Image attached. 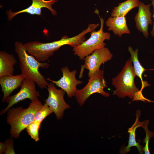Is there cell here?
Returning <instances> with one entry per match:
<instances>
[{
	"label": "cell",
	"mask_w": 154,
	"mask_h": 154,
	"mask_svg": "<svg viewBox=\"0 0 154 154\" xmlns=\"http://www.w3.org/2000/svg\"><path fill=\"white\" fill-rule=\"evenodd\" d=\"M97 28L96 24H90L86 29L71 37L64 35L60 39L51 42L45 43L37 41H31L24 45L28 53L38 61L44 62L62 46L67 45L73 48L80 44L86 40V34L95 31Z\"/></svg>",
	"instance_id": "cell-1"
},
{
	"label": "cell",
	"mask_w": 154,
	"mask_h": 154,
	"mask_svg": "<svg viewBox=\"0 0 154 154\" xmlns=\"http://www.w3.org/2000/svg\"><path fill=\"white\" fill-rule=\"evenodd\" d=\"M131 58L126 62L120 73L112 79V84L116 88L112 94L120 98L128 97L133 101L140 100L150 102L143 95L142 91L137 88L134 79L136 75L132 64Z\"/></svg>",
	"instance_id": "cell-2"
},
{
	"label": "cell",
	"mask_w": 154,
	"mask_h": 154,
	"mask_svg": "<svg viewBox=\"0 0 154 154\" xmlns=\"http://www.w3.org/2000/svg\"><path fill=\"white\" fill-rule=\"evenodd\" d=\"M14 45L21 74L25 79L34 82L40 89L46 88L49 83L40 72L39 68H47L49 66V64L40 62L34 56L29 54L22 42L16 41Z\"/></svg>",
	"instance_id": "cell-3"
},
{
	"label": "cell",
	"mask_w": 154,
	"mask_h": 154,
	"mask_svg": "<svg viewBox=\"0 0 154 154\" xmlns=\"http://www.w3.org/2000/svg\"><path fill=\"white\" fill-rule=\"evenodd\" d=\"M43 105L38 100L31 101L26 109L22 107L12 108L8 110L7 122L11 127V137L18 138L21 132L35 119L37 111Z\"/></svg>",
	"instance_id": "cell-4"
},
{
	"label": "cell",
	"mask_w": 154,
	"mask_h": 154,
	"mask_svg": "<svg viewBox=\"0 0 154 154\" xmlns=\"http://www.w3.org/2000/svg\"><path fill=\"white\" fill-rule=\"evenodd\" d=\"M95 12L100 18V26L97 31H94L90 33V36L80 44L73 48L72 51L74 55L77 56L81 60H84L86 56L91 54L95 50L105 47L106 44L105 40L110 39L111 35L108 32L103 31L104 20L99 15L98 11L96 9Z\"/></svg>",
	"instance_id": "cell-5"
},
{
	"label": "cell",
	"mask_w": 154,
	"mask_h": 154,
	"mask_svg": "<svg viewBox=\"0 0 154 154\" xmlns=\"http://www.w3.org/2000/svg\"><path fill=\"white\" fill-rule=\"evenodd\" d=\"M104 76V71L100 69L89 78L88 83L83 88L77 89L75 96L80 106H82L94 94L98 93L106 97L110 96V94L104 90L107 87V84Z\"/></svg>",
	"instance_id": "cell-6"
},
{
	"label": "cell",
	"mask_w": 154,
	"mask_h": 154,
	"mask_svg": "<svg viewBox=\"0 0 154 154\" xmlns=\"http://www.w3.org/2000/svg\"><path fill=\"white\" fill-rule=\"evenodd\" d=\"M46 88L48 95L45 103L52 109L57 119H61L63 116L64 111L70 107L64 99L66 92L61 88L57 89L55 84L52 82L49 83Z\"/></svg>",
	"instance_id": "cell-7"
},
{
	"label": "cell",
	"mask_w": 154,
	"mask_h": 154,
	"mask_svg": "<svg viewBox=\"0 0 154 154\" xmlns=\"http://www.w3.org/2000/svg\"><path fill=\"white\" fill-rule=\"evenodd\" d=\"M35 84L33 81L25 79L19 91L6 99L5 102L8 103V105L1 112L0 114H5L13 105L26 99H29L31 101L38 100L40 94L36 90Z\"/></svg>",
	"instance_id": "cell-8"
},
{
	"label": "cell",
	"mask_w": 154,
	"mask_h": 154,
	"mask_svg": "<svg viewBox=\"0 0 154 154\" xmlns=\"http://www.w3.org/2000/svg\"><path fill=\"white\" fill-rule=\"evenodd\" d=\"M112 57V54L107 48L96 50L84 58V64L81 66L80 72L84 68L88 70L90 78L100 69L102 64L110 60Z\"/></svg>",
	"instance_id": "cell-9"
},
{
	"label": "cell",
	"mask_w": 154,
	"mask_h": 154,
	"mask_svg": "<svg viewBox=\"0 0 154 154\" xmlns=\"http://www.w3.org/2000/svg\"><path fill=\"white\" fill-rule=\"evenodd\" d=\"M61 71L62 76L58 80H54L49 78L46 79V80L53 82L62 89L66 93L68 97L71 98L75 96L77 90V86L82 84L83 81L76 79V75L77 72L75 70L70 71L68 67L66 66L62 67Z\"/></svg>",
	"instance_id": "cell-10"
},
{
	"label": "cell",
	"mask_w": 154,
	"mask_h": 154,
	"mask_svg": "<svg viewBox=\"0 0 154 154\" xmlns=\"http://www.w3.org/2000/svg\"><path fill=\"white\" fill-rule=\"evenodd\" d=\"M151 5V4L145 5L143 3L140 2L138 7V11L134 17L137 29L142 33L146 38L149 35V25L153 24L151 19L152 13L150 8Z\"/></svg>",
	"instance_id": "cell-11"
},
{
	"label": "cell",
	"mask_w": 154,
	"mask_h": 154,
	"mask_svg": "<svg viewBox=\"0 0 154 154\" xmlns=\"http://www.w3.org/2000/svg\"><path fill=\"white\" fill-rule=\"evenodd\" d=\"M58 0H32V4L26 9L16 12H13L11 9L6 12L8 20L11 21L16 15L20 13H27L32 15H41V9L46 8L49 9L52 15L57 14L56 11L53 9L52 5L57 2Z\"/></svg>",
	"instance_id": "cell-12"
},
{
	"label": "cell",
	"mask_w": 154,
	"mask_h": 154,
	"mask_svg": "<svg viewBox=\"0 0 154 154\" xmlns=\"http://www.w3.org/2000/svg\"><path fill=\"white\" fill-rule=\"evenodd\" d=\"M24 77L21 74L14 75L5 76L0 77V85L3 93L2 102H5L6 99L10 96L15 90L21 86Z\"/></svg>",
	"instance_id": "cell-13"
},
{
	"label": "cell",
	"mask_w": 154,
	"mask_h": 154,
	"mask_svg": "<svg viewBox=\"0 0 154 154\" xmlns=\"http://www.w3.org/2000/svg\"><path fill=\"white\" fill-rule=\"evenodd\" d=\"M136 119L134 123L131 127L128 129V132L129 133V139L127 145L124 147L120 151L121 153L126 154L130 151V148L133 146L136 147L138 149L139 153L143 154V147L139 143H137L135 139V131L139 127H142L144 121L140 122L139 118L141 115V111L139 110L136 111Z\"/></svg>",
	"instance_id": "cell-14"
},
{
	"label": "cell",
	"mask_w": 154,
	"mask_h": 154,
	"mask_svg": "<svg viewBox=\"0 0 154 154\" xmlns=\"http://www.w3.org/2000/svg\"><path fill=\"white\" fill-rule=\"evenodd\" d=\"M106 25L108 27V31H112L115 35H117L120 37L123 34L130 33L125 17H111L106 21Z\"/></svg>",
	"instance_id": "cell-15"
},
{
	"label": "cell",
	"mask_w": 154,
	"mask_h": 154,
	"mask_svg": "<svg viewBox=\"0 0 154 154\" xmlns=\"http://www.w3.org/2000/svg\"><path fill=\"white\" fill-rule=\"evenodd\" d=\"M17 62L14 56L5 51H0V77L13 75Z\"/></svg>",
	"instance_id": "cell-16"
},
{
	"label": "cell",
	"mask_w": 154,
	"mask_h": 154,
	"mask_svg": "<svg viewBox=\"0 0 154 154\" xmlns=\"http://www.w3.org/2000/svg\"><path fill=\"white\" fill-rule=\"evenodd\" d=\"M139 2V0H127L119 3L118 6L115 7L112 10L111 17H125L131 9L138 7Z\"/></svg>",
	"instance_id": "cell-17"
},
{
	"label": "cell",
	"mask_w": 154,
	"mask_h": 154,
	"mask_svg": "<svg viewBox=\"0 0 154 154\" xmlns=\"http://www.w3.org/2000/svg\"><path fill=\"white\" fill-rule=\"evenodd\" d=\"M128 50L131 55V58L133 64V68L136 76H137L141 80L142 86L140 90L142 92V90L145 87L150 85L146 81L143 80L142 75L143 72L146 70L142 66L140 63L138 58V49H136L134 50L131 46H129Z\"/></svg>",
	"instance_id": "cell-18"
},
{
	"label": "cell",
	"mask_w": 154,
	"mask_h": 154,
	"mask_svg": "<svg viewBox=\"0 0 154 154\" xmlns=\"http://www.w3.org/2000/svg\"><path fill=\"white\" fill-rule=\"evenodd\" d=\"M52 112V109L45 102L36 112L34 121L41 123L46 117Z\"/></svg>",
	"instance_id": "cell-19"
},
{
	"label": "cell",
	"mask_w": 154,
	"mask_h": 154,
	"mask_svg": "<svg viewBox=\"0 0 154 154\" xmlns=\"http://www.w3.org/2000/svg\"><path fill=\"white\" fill-rule=\"evenodd\" d=\"M41 123L34 121L26 127V131L31 137L35 141L39 139L38 130Z\"/></svg>",
	"instance_id": "cell-20"
},
{
	"label": "cell",
	"mask_w": 154,
	"mask_h": 154,
	"mask_svg": "<svg viewBox=\"0 0 154 154\" xmlns=\"http://www.w3.org/2000/svg\"><path fill=\"white\" fill-rule=\"evenodd\" d=\"M149 122L148 120L144 121V123L142 127L144 129L146 133L145 137L143 140V143H145V145L143 148L145 154H150L149 148V141L151 138L154 136V132H152L148 129V125Z\"/></svg>",
	"instance_id": "cell-21"
},
{
	"label": "cell",
	"mask_w": 154,
	"mask_h": 154,
	"mask_svg": "<svg viewBox=\"0 0 154 154\" xmlns=\"http://www.w3.org/2000/svg\"><path fill=\"white\" fill-rule=\"evenodd\" d=\"M5 145V154H15L13 148V141L8 139L4 142Z\"/></svg>",
	"instance_id": "cell-22"
},
{
	"label": "cell",
	"mask_w": 154,
	"mask_h": 154,
	"mask_svg": "<svg viewBox=\"0 0 154 154\" xmlns=\"http://www.w3.org/2000/svg\"><path fill=\"white\" fill-rule=\"evenodd\" d=\"M151 5H152L153 9V15H152V17L153 18V25L152 29L150 32V33L151 36L154 37V0H151Z\"/></svg>",
	"instance_id": "cell-23"
},
{
	"label": "cell",
	"mask_w": 154,
	"mask_h": 154,
	"mask_svg": "<svg viewBox=\"0 0 154 154\" xmlns=\"http://www.w3.org/2000/svg\"><path fill=\"white\" fill-rule=\"evenodd\" d=\"M0 153L2 154L5 153V145L4 142L0 143Z\"/></svg>",
	"instance_id": "cell-24"
},
{
	"label": "cell",
	"mask_w": 154,
	"mask_h": 154,
	"mask_svg": "<svg viewBox=\"0 0 154 154\" xmlns=\"http://www.w3.org/2000/svg\"><path fill=\"white\" fill-rule=\"evenodd\" d=\"M152 102H154L152 101Z\"/></svg>",
	"instance_id": "cell-25"
}]
</instances>
